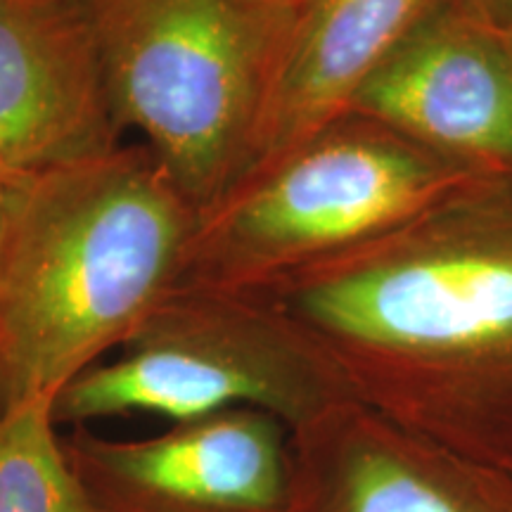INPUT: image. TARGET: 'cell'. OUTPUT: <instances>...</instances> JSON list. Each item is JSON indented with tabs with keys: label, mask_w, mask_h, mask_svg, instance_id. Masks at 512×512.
<instances>
[{
	"label": "cell",
	"mask_w": 512,
	"mask_h": 512,
	"mask_svg": "<svg viewBox=\"0 0 512 512\" xmlns=\"http://www.w3.org/2000/svg\"><path fill=\"white\" fill-rule=\"evenodd\" d=\"M197 211L145 145L12 176L0 226V411L105 361L178 285Z\"/></svg>",
	"instance_id": "cell-1"
},
{
	"label": "cell",
	"mask_w": 512,
	"mask_h": 512,
	"mask_svg": "<svg viewBox=\"0 0 512 512\" xmlns=\"http://www.w3.org/2000/svg\"><path fill=\"white\" fill-rule=\"evenodd\" d=\"M117 126L197 214L249 174L254 133L299 12L266 0H79Z\"/></svg>",
	"instance_id": "cell-2"
},
{
	"label": "cell",
	"mask_w": 512,
	"mask_h": 512,
	"mask_svg": "<svg viewBox=\"0 0 512 512\" xmlns=\"http://www.w3.org/2000/svg\"><path fill=\"white\" fill-rule=\"evenodd\" d=\"M330 377L316 335L264 294L176 285L117 356L55 396V420L88 427L150 413L174 422L235 408L302 432L328 415Z\"/></svg>",
	"instance_id": "cell-3"
},
{
	"label": "cell",
	"mask_w": 512,
	"mask_h": 512,
	"mask_svg": "<svg viewBox=\"0 0 512 512\" xmlns=\"http://www.w3.org/2000/svg\"><path fill=\"white\" fill-rule=\"evenodd\" d=\"M430 159L328 128L197 216L178 285L266 292L439 195Z\"/></svg>",
	"instance_id": "cell-4"
},
{
	"label": "cell",
	"mask_w": 512,
	"mask_h": 512,
	"mask_svg": "<svg viewBox=\"0 0 512 512\" xmlns=\"http://www.w3.org/2000/svg\"><path fill=\"white\" fill-rule=\"evenodd\" d=\"M271 290L318 339L430 358L512 349V238L316 264Z\"/></svg>",
	"instance_id": "cell-5"
},
{
	"label": "cell",
	"mask_w": 512,
	"mask_h": 512,
	"mask_svg": "<svg viewBox=\"0 0 512 512\" xmlns=\"http://www.w3.org/2000/svg\"><path fill=\"white\" fill-rule=\"evenodd\" d=\"M64 448L98 512H292L285 422L235 408L145 439L74 427Z\"/></svg>",
	"instance_id": "cell-6"
},
{
	"label": "cell",
	"mask_w": 512,
	"mask_h": 512,
	"mask_svg": "<svg viewBox=\"0 0 512 512\" xmlns=\"http://www.w3.org/2000/svg\"><path fill=\"white\" fill-rule=\"evenodd\" d=\"M351 110L458 155L512 162V31L444 0L368 76Z\"/></svg>",
	"instance_id": "cell-7"
},
{
	"label": "cell",
	"mask_w": 512,
	"mask_h": 512,
	"mask_svg": "<svg viewBox=\"0 0 512 512\" xmlns=\"http://www.w3.org/2000/svg\"><path fill=\"white\" fill-rule=\"evenodd\" d=\"M119 145L79 0H0V171L31 174Z\"/></svg>",
	"instance_id": "cell-8"
},
{
	"label": "cell",
	"mask_w": 512,
	"mask_h": 512,
	"mask_svg": "<svg viewBox=\"0 0 512 512\" xmlns=\"http://www.w3.org/2000/svg\"><path fill=\"white\" fill-rule=\"evenodd\" d=\"M441 3L309 0L299 10L261 107L247 176L335 126L368 76Z\"/></svg>",
	"instance_id": "cell-9"
},
{
	"label": "cell",
	"mask_w": 512,
	"mask_h": 512,
	"mask_svg": "<svg viewBox=\"0 0 512 512\" xmlns=\"http://www.w3.org/2000/svg\"><path fill=\"white\" fill-rule=\"evenodd\" d=\"M292 512H498L430 460L387 441L351 439L330 460L294 453Z\"/></svg>",
	"instance_id": "cell-10"
},
{
	"label": "cell",
	"mask_w": 512,
	"mask_h": 512,
	"mask_svg": "<svg viewBox=\"0 0 512 512\" xmlns=\"http://www.w3.org/2000/svg\"><path fill=\"white\" fill-rule=\"evenodd\" d=\"M0 512H98L67 456L53 396L0 411Z\"/></svg>",
	"instance_id": "cell-11"
},
{
	"label": "cell",
	"mask_w": 512,
	"mask_h": 512,
	"mask_svg": "<svg viewBox=\"0 0 512 512\" xmlns=\"http://www.w3.org/2000/svg\"><path fill=\"white\" fill-rule=\"evenodd\" d=\"M467 10L503 31H512V0H460Z\"/></svg>",
	"instance_id": "cell-12"
},
{
	"label": "cell",
	"mask_w": 512,
	"mask_h": 512,
	"mask_svg": "<svg viewBox=\"0 0 512 512\" xmlns=\"http://www.w3.org/2000/svg\"><path fill=\"white\" fill-rule=\"evenodd\" d=\"M12 176H17V174H8V171H0V226H3L5 202H8V190H10Z\"/></svg>",
	"instance_id": "cell-13"
},
{
	"label": "cell",
	"mask_w": 512,
	"mask_h": 512,
	"mask_svg": "<svg viewBox=\"0 0 512 512\" xmlns=\"http://www.w3.org/2000/svg\"><path fill=\"white\" fill-rule=\"evenodd\" d=\"M266 3L278 5V8H285V10H294V12H299V10L304 8L306 3H309V0H266Z\"/></svg>",
	"instance_id": "cell-14"
}]
</instances>
